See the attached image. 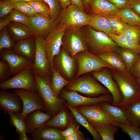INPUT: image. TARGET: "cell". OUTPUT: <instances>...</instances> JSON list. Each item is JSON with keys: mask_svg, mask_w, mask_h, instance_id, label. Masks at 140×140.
<instances>
[{"mask_svg": "<svg viewBox=\"0 0 140 140\" xmlns=\"http://www.w3.org/2000/svg\"><path fill=\"white\" fill-rule=\"evenodd\" d=\"M11 22L10 14H8L1 18L0 19V30L1 31Z\"/></svg>", "mask_w": 140, "mask_h": 140, "instance_id": "51", "label": "cell"}, {"mask_svg": "<svg viewBox=\"0 0 140 140\" xmlns=\"http://www.w3.org/2000/svg\"><path fill=\"white\" fill-rule=\"evenodd\" d=\"M20 97L15 93L9 92L2 90L0 91V105L5 112L16 114L21 112L23 103Z\"/></svg>", "mask_w": 140, "mask_h": 140, "instance_id": "18", "label": "cell"}, {"mask_svg": "<svg viewBox=\"0 0 140 140\" xmlns=\"http://www.w3.org/2000/svg\"><path fill=\"white\" fill-rule=\"evenodd\" d=\"M59 23L58 20H53L39 14L30 17L26 25L32 32L34 36L46 37Z\"/></svg>", "mask_w": 140, "mask_h": 140, "instance_id": "17", "label": "cell"}, {"mask_svg": "<svg viewBox=\"0 0 140 140\" xmlns=\"http://www.w3.org/2000/svg\"><path fill=\"white\" fill-rule=\"evenodd\" d=\"M123 35L132 43L140 46V26H131L125 31Z\"/></svg>", "mask_w": 140, "mask_h": 140, "instance_id": "38", "label": "cell"}, {"mask_svg": "<svg viewBox=\"0 0 140 140\" xmlns=\"http://www.w3.org/2000/svg\"><path fill=\"white\" fill-rule=\"evenodd\" d=\"M116 51L119 54L124 62L126 69L129 71L139 55L130 49L119 47Z\"/></svg>", "mask_w": 140, "mask_h": 140, "instance_id": "33", "label": "cell"}, {"mask_svg": "<svg viewBox=\"0 0 140 140\" xmlns=\"http://www.w3.org/2000/svg\"><path fill=\"white\" fill-rule=\"evenodd\" d=\"M60 96L61 98L67 102L68 104L74 107L92 105L105 101L112 104L113 102V98L110 93L101 95L96 97H90L81 95L76 91L63 90Z\"/></svg>", "mask_w": 140, "mask_h": 140, "instance_id": "12", "label": "cell"}, {"mask_svg": "<svg viewBox=\"0 0 140 140\" xmlns=\"http://www.w3.org/2000/svg\"><path fill=\"white\" fill-rule=\"evenodd\" d=\"M90 17L77 5H70L62 10L58 18L67 29L80 28L89 24Z\"/></svg>", "mask_w": 140, "mask_h": 140, "instance_id": "5", "label": "cell"}, {"mask_svg": "<svg viewBox=\"0 0 140 140\" xmlns=\"http://www.w3.org/2000/svg\"><path fill=\"white\" fill-rule=\"evenodd\" d=\"M115 15L130 26H140V17L130 7L119 9Z\"/></svg>", "mask_w": 140, "mask_h": 140, "instance_id": "30", "label": "cell"}, {"mask_svg": "<svg viewBox=\"0 0 140 140\" xmlns=\"http://www.w3.org/2000/svg\"><path fill=\"white\" fill-rule=\"evenodd\" d=\"M53 116L50 114L40 110L30 113L25 120L27 126V133L31 134L34 130L43 126Z\"/></svg>", "mask_w": 140, "mask_h": 140, "instance_id": "19", "label": "cell"}, {"mask_svg": "<svg viewBox=\"0 0 140 140\" xmlns=\"http://www.w3.org/2000/svg\"><path fill=\"white\" fill-rule=\"evenodd\" d=\"M62 9L66 8L71 3L70 0H58Z\"/></svg>", "mask_w": 140, "mask_h": 140, "instance_id": "53", "label": "cell"}, {"mask_svg": "<svg viewBox=\"0 0 140 140\" xmlns=\"http://www.w3.org/2000/svg\"><path fill=\"white\" fill-rule=\"evenodd\" d=\"M0 33V52L4 49L12 50L15 44L11 38L6 27Z\"/></svg>", "mask_w": 140, "mask_h": 140, "instance_id": "36", "label": "cell"}, {"mask_svg": "<svg viewBox=\"0 0 140 140\" xmlns=\"http://www.w3.org/2000/svg\"><path fill=\"white\" fill-rule=\"evenodd\" d=\"M130 7L140 17V0H131Z\"/></svg>", "mask_w": 140, "mask_h": 140, "instance_id": "50", "label": "cell"}, {"mask_svg": "<svg viewBox=\"0 0 140 140\" xmlns=\"http://www.w3.org/2000/svg\"><path fill=\"white\" fill-rule=\"evenodd\" d=\"M13 39L17 41L34 36L32 31L25 25L11 22L8 25Z\"/></svg>", "mask_w": 140, "mask_h": 140, "instance_id": "25", "label": "cell"}, {"mask_svg": "<svg viewBox=\"0 0 140 140\" xmlns=\"http://www.w3.org/2000/svg\"><path fill=\"white\" fill-rule=\"evenodd\" d=\"M88 8L92 13L105 17L115 15L119 10L106 0H93Z\"/></svg>", "mask_w": 140, "mask_h": 140, "instance_id": "20", "label": "cell"}, {"mask_svg": "<svg viewBox=\"0 0 140 140\" xmlns=\"http://www.w3.org/2000/svg\"><path fill=\"white\" fill-rule=\"evenodd\" d=\"M96 80L93 76L80 77L71 81L67 85L66 90L76 91L90 96L110 93Z\"/></svg>", "mask_w": 140, "mask_h": 140, "instance_id": "4", "label": "cell"}, {"mask_svg": "<svg viewBox=\"0 0 140 140\" xmlns=\"http://www.w3.org/2000/svg\"><path fill=\"white\" fill-rule=\"evenodd\" d=\"M93 0H82L85 8H88L89 5Z\"/></svg>", "mask_w": 140, "mask_h": 140, "instance_id": "55", "label": "cell"}, {"mask_svg": "<svg viewBox=\"0 0 140 140\" xmlns=\"http://www.w3.org/2000/svg\"><path fill=\"white\" fill-rule=\"evenodd\" d=\"M88 50L96 55L116 51L119 47L106 33L88 26L84 30Z\"/></svg>", "mask_w": 140, "mask_h": 140, "instance_id": "3", "label": "cell"}, {"mask_svg": "<svg viewBox=\"0 0 140 140\" xmlns=\"http://www.w3.org/2000/svg\"><path fill=\"white\" fill-rule=\"evenodd\" d=\"M129 72L134 78H140V55L130 68Z\"/></svg>", "mask_w": 140, "mask_h": 140, "instance_id": "48", "label": "cell"}, {"mask_svg": "<svg viewBox=\"0 0 140 140\" xmlns=\"http://www.w3.org/2000/svg\"><path fill=\"white\" fill-rule=\"evenodd\" d=\"M89 26L94 29L105 33L107 34L114 33L110 23L106 17L91 13Z\"/></svg>", "mask_w": 140, "mask_h": 140, "instance_id": "26", "label": "cell"}, {"mask_svg": "<svg viewBox=\"0 0 140 140\" xmlns=\"http://www.w3.org/2000/svg\"><path fill=\"white\" fill-rule=\"evenodd\" d=\"M10 116V124L15 128L16 131L19 134H26L27 126L25 121L18 117L16 114L12 112L8 113Z\"/></svg>", "mask_w": 140, "mask_h": 140, "instance_id": "37", "label": "cell"}, {"mask_svg": "<svg viewBox=\"0 0 140 140\" xmlns=\"http://www.w3.org/2000/svg\"><path fill=\"white\" fill-rule=\"evenodd\" d=\"M79 125L74 121L72 122L63 130H59V132L62 136L64 138L75 133L79 131Z\"/></svg>", "mask_w": 140, "mask_h": 140, "instance_id": "44", "label": "cell"}, {"mask_svg": "<svg viewBox=\"0 0 140 140\" xmlns=\"http://www.w3.org/2000/svg\"><path fill=\"white\" fill-rule=\"evenodd\" d=\"M14 92L22 102V112L16 114L20 119L25 121L27 115L33 111L45 110L44 103L37 92L21 89H14Z\"/></svg>", "mask_w": 140, "mask_h": 140, "instance_id": "10", "label": "cell"}, {"mask_svg": "<svg viewBox=\"0 0 140 140\" xmlns=\"http://www.w3.org/2000/svg\"><path fill=\"white\" fill-rule=\"evenodd\" d=\"M57 128L43 126L34 130L31 133L33 140H65Z\"/></svg>", "mask_w": 140, "mask_h": 140, "instance_id": "22", "label": "cell"}, {"mask_svg": "<svg viewBox=\"0 0 140 140\" xmlns=\"http://www.w3.org/2000/svg\"><path fill=\"white\" fill-rule=\"evenodd\" d=\"M124 110L131 125L140 128V99L131 104Z\"/></svg>", "mask_w": 140, "mask_h": 140, "instance_id": "29", "label": "cell"}, {"mask_svg": "<svg viewBox=\"0 0 140 140\" xmlns=\"http://www.w3.org/2000/svg\"><path fill=\"white\" fill-rule=\"evenodd\" d=\"M75 57L78 66L75 79L84 74L99 71L104 68L110 69L114 68L111 65L103 61L96 55L88 50L78 53Z\"/></svg>", "mask_w": 140, "mask_h": 140, "instance_id": "7", "label": "cell"}, {"mask_svg": "<svg viewBox=\"0 0 140 140\" xmlns=\"http://www.w3.org/2000/svg\"><path fill=\"white\" fill-rule=\"evenodd\" d=\"M35 77L37 92L44 103L45 110L53 116L64 107V100L55 95L51 86V80L36 74Z\"/></svg>", "mask_w": 140, "mask_h": 140, "instance_id": "2", "label": "cell"}, {"mask_svg": "<svg viewBox=\"0 0 140 140\" xmlns=\"http://www.w3.org/2000/svg\"><path fill=\"white\" fill-rule=\"evenodd\" d=\"M93 127L102 140H114L115 135L118 131L119 128L116 124L112 123Z\"/></svg>", "mask_w": 140, "mask_h": 140, "instance_id": "32", "label": "cell"}, {"mask_svg": "<svg viewBox=\"0 0 140 140\" xmlns=\"http://www.w3.org/2000/svg\"><path fill=\"white\" fill-rule=\"evenodd\" d=\"M93 127L116 122L102 108L99 103L75 107Z\"/></svg>", "mask_w": 140, "mask_h": 140, "instance_id": "13", "label": "cell"}, {"mask_svg": "<svg viewBox=\"0 0 140 140\" xmlns=\"http://www.w3.org/2000/svg\"><path fill=\"white\" fill-rule=\"evenodd\" d=\"M107 34L119 47L130 49L140 55V46L136 45L129 40L123 35L115 33Z\"/></svg>", "mask_w": 140, "mask_h": 140, "instance_id": "34", "label": "cell"}, {"mask_svg": "<svg viewBox=\"0 0 140 140\" xmlns=\"http://www.w3.org/2000/svg\"><path fill=\"white\" fill-rule=\"evenodd\" d=\"M116 124L127 133L132 140H140V128L118 122H116Z\"/></svg>", "mask_w": 140, "mask_h": 140, "instance_id": "41", "label": "cell"}, {"mask_svg": "<svg viewBox=\"0 0 140 140\" xmlns=\"http://www.w3.org/2000/svg\"><path fill=\"white\" fill-rule=\"evenodd\" d=\"M96 55L103 61L111 65L115 69L122 70L126 68L124 62L116 51Z\"/></svg>", "mask_w": 140, "mask_h": 140, "instance_id": "27", "label": "cell"}, {"mask_svg": "<svg viewBox=\"0 0 140 140\" xmlns=\"http://www.w3.org/2000/svg\"><path fill=\"white\" fill-rule=\"evenodd\" d=\"M18 54L34 61L36 52L34 36L17 41L12 50Z\"/></svg>", "mask_w": 140, "mask_h": 140, "instance_id": "21", "label": "cell"}, {"mask_svg": "<svg viewBox=\"0 0 140 140\" xmlns=\"http://www.w3.org/2000/svg\"><path fill=\"white\" fill-rule=\"evenodd\" d=\"M104 68L100 71L90 72L92 75L103 84L109 91L113 98L112 104L117 106L123 100V97L118 86L115 81L111 72Z\"/></svg>", "mask_w": 140, "mask_h": 140, "instance_id": "15", "label": "cell"}, {"mask_svg": "<svg viewBox=\"0 0 140 140\" xmlns=\"http://www.w3.org/2000/svg\"><path fill=\"white\" fill-rule=\"evenodd\" d=\"M34 37L36 52L31 69L35 74L51 80V68L44 47V37L39 36H34Z\"/></svg>", "mask_w": 140, "mask_h": 140, "instance_id": "8", "label": "cell"}, {"mask_svg": "<svg viewBox=\"0 0 140 140\" xmlns=\"http://www.w3.org/2000/svg\"><path fill=\"white\" fill-rule=\"evenodd\" d=\"M53 62V66L62 76L70 81L73 80L77 66L75 57L70 55L62 47L54 57Z\"/></svg>", "mask_w": 140, "mask_h": 140, "instance_id": "14", "label": "cell"}, {"mask_svg": "<svg viewBox=\"0 0 140 140\" xmlns=\"http://www.w3.org/2000/svg\"><path fill=\"white\" fill-rule=\"evenodd\" d=\"M73 121L67 110L64 107L43 126L52 127L64 130Z\"/></svg>", "mask_w": 140, "mask_h": 140, "instance_id": "23", "label": "cell"}, {"mask_svg": "<svg viewBox=\"0 0 140 140\" xmlns=\"http://www.w3.org/2000/svg\"><path fill=\"white\" fill-rule=\"evenodd\" d=\"M62 47L70 55L88 50L84 30L80 28L66 29L62 40Z\"/></svg>", "mask_w": 140, "mask_h": 140, "instance_id": "6", "label": "cell"}, {"mask_svg": "<svg viewBox=\"0 0 140 140\" xmlns=\"http://www.w3.org/2000/svg\"><path fill=\"white\" fill-rule=\"evenodd\" d=\"M109 103L105 101L101 102L99 104L103 110L116 122L132 125L126 117L124 110Z\"/></svg>", "mask_w": 140, "mask_h": 140, "instance_id": "24", "label": "cell"}, {"mask_svg": "<svg viewBox=\"0 0 140 140\" xmlns=\"http://www.w3.org/2000/svg\"><path fill=\"white\" fill-rule=\"evenodd\" d=\"M106 17L109 20L114 33L116 34H123L125 31L131 26L115 15Z\"/></svg>", "mask_w": 140, "mask_h": 140, "instance_id": "35", "label": "cell"}, {"mask_svg": "<svg viewBox=\"0 0 140 140\" xmlns=\"http://www.w3.org/2000/svg\"><path fill=\"white\" fill-rule=\"evenodd\" d=\"M1 60L6 62L9 66L10 75H15L24 69L31 68L33 62L21 56L13 50L4 49L0 52Z\"/></svg>", "mask_w": 140, "mask_h": 140, "instance_id": "16", "label": "cell"}, {"mask_svg": "<svg viewBox=\"0 0 140 140\" xmlns=\"http://www.w3.org/2000/svg\"></svg>", "mask_w": 140, "mask_h": 140, "instance_id": "59", "label": "cell"}, {"mask_svg": "<svg viewBox=\"0 0 140 140\" xmlns=\"http://www.w3.org/2000/svg\"><path fill=\"white\" fill-rule=\"evenodd\" d=\"M2 90L21 89L37 92L35 74L31 68L24 69L12 78L0 83Z\"/></svg>", "mask_w": 140, "mask_h": 140, "instance_id": "9", "label": "cell"}, {"mask_svg": "<svg viewBox=\"0 0 140 140\" xmlns=\"http://www.w3.org/2000/svg\"><path fill=\"white\" fill-rule=\"evenodd\" d=\"M71 82L62 76L53 66L52 69L50 85L53 91L57 96L59 97L63 88Z\"/></svg>", "mask_w": 140, "mask_h": 140, "instance_id": "31", "label": "cell"}, {"mask_svg": "<svg viewBox=\"0 0 140 140\" xmlns=\"http://www.w3.org/2000/svg\"><path fill=\"white\" fill-rule=\"evenodd\" d=\"M27 2L38 14L51 19L52 15L49 8L43 1H34Z\"/></svg>", "mask_w": 140, "mask_h": 140, "instance_id": "39", "label": "cell"}, {"mask_svg": "<svg viewBox=\"0 0 140 140\" xmlns=\"http://www.w3.org/2000/svg\"><path fill=\"white\" fill-rule=\"evenodd\" d=\"M14 9L12 3L8 0L1 1L0 2V17L1 18L9 14Z\"/></svg>", "mask_w": 140, "mask_h": 140, "instance_id": "45", "label": "cell"}, {"mask_svg": "<svg viewBox=\"0 0 140 140\" xmlns=\"http://www.w3.org/2000/svg\"><path fill=\"white\" fill-rule=\"evenodd\" d=\"M106 0L113 4L119 10L130 7L131 0Z\"/></svg>", "mask_w": 140, "mask_h": 140, "instance_id": "47", "label": "cell"}, {"mask_svg": "<svg viewBox=\"0 0 140 140\" xmlns=\"http://www.w3.org/2000/svg\"><path fill=\"white\" fill-rule=\"evenodd\" d=\"M110 69L113 78L118 85L123 97L117 106L124 110L131 104L140 99V84L126 68L122 70Z\"/></svg>", "mask_w": 140, "mask_h": 140, "instance_id": "1", "label": "cell"}, {"mask_svg": "<svg viewBox=\"0 0 140 140\" xmlns=\"http://www.w3.org/2000/svg\"><path fill=\"white\" fill-rule=\"evenodd\" d=\"M9 66L6 61L1 60L0 61V82H3L8 79L10 76L9 74Z\"/></svg>", "mask_w": 140, "mask_h": 140, "instance_id": "46", "label": "cell"}, {"mask_svg": "<svg viewBox=\"0 0 140 140\" xmlns=\"http://www.w3.org/2000/svg\"><path fill=\"white\" fill-rule=\"evenodd\" d=\"M139 45H140V42H139Z\"/></svg>", "mask_w": 140, "mask_h": 140, "instance_id": "58", "label": "cell"}, {"mask_svg": "<svg viewBox=\"0 0 140 140\" xmlns=\"http://www.w3.org/2000/svg\"><path fill=\"white\" fill-rule=\"evenodd\" d=\"M10 1L11 3L14 2L19 1H23L28 2L34 1H44L43 0H8Z\"/></svg>", "mask_w": 140, "mask_h": 140, "instance_id": "56", "label": "cell"}, {"mask_svg": "<svg viewBox=\"0 0 140 140\" xmlns=\"http://www.w3.org/2000/svg\"><path fill=\"white\" fill-rule=\"evenodd\" d=\"M12 3L14 9L20 12L29 17L39 14L34 10L31 6L27 2L19 1Z\"/></svg>", "mask_w": 140, "mask_h": 140, "instance_id": "40", "label": "cell"}, {"mask_svg": "<svg viewBox=\"0 0 140 140\" xmlns=\"http://www.w3.org/2000/svg\"><path fill=\"white\" fill-rule=\"evenodd\" d=\"M11 22L21 23L26 25L30 17L26 15L15 9L9 14Z\"/></svg>", "mask_w": 140, "mask_h": 140, "instance_id": "43", "label": "cell"}, {"mask_svg": "<svg viewBox=\"0 0 140 140\" xmlns=\"http://www.w3.org/2000/svg\"><path fill=\"white\" fill-rule=\"evenodd\" d=\"M136 79L140 84V78H137Z\"/></svg>", "mask_w": 140, "mask_h": 140, "instance_id": "57", "label": "cell"}, {"mask_svg": "<svg viewBox=\"0 0 140 140\" xmlns=\"http://www.w3.org/2000/svg\"><path fill=\"white\" fill-rule=\"evenodd\" d=\"M66 29L64 25L59 23L44 38V47L51 70L53 66L54 57L60 50L62 38Z\"/></svg>", "mask_w": 140, "mask_h": 140, "instance_id": "11", "label": "cell"}, {"mask_svg": "<svg viewBox=\"0 0 140 140\" xmlns=\"http://www.w3.org/2000/svg\"><path fill=\"white\" fill-rule=\"evenodd\" d=\"M66 106L70 110L76 122L88 130L92 135L94 140H102L99 133L75 107H72L67 103L66 104Z\"/></svg>", "mask_w": 140, "mask_h": 140, "instance_id": "28", "label": "cell"}, {"mask_svg": "<svg viewBox=\"0 0 140 140\" xmlns=\"http://www.w3.org/2000/svg\"><path fill=\"white\" fill-rule=\"evenodd\" d=\"M19 139L20 140H29V139L26 134L19 135Z\"/></svg>", "mask_w": 140, "mask_h": 140, "instance_id": "54", "label": "cell"}, {"mask_svg": "<svg viewBox=\"0 0 140 140\" xmlns=\"http://www.w3.org/2000/svg\"><path fill=\"white\" fill-rule=\"evenodd\" d=\"M72 4L75 5L84 11L85 7L82 0H70Z\"/></svg>", "mask_w": 140, "mask_h": 140, "instance_id": "52", "label": "cell"}, {"mask_svg": "<svg viewBox=\"0 0 140 140\" xmlns=\"http://www.w3.org/2000/svg\"><path fill=\"white\" fill-rule=\"evenodd\" d=\"M49 6L52 15V19L57 20L62 8L58 0H43Z\"/></svg>", "mask_w": 140, "mask_h": 140, "instance_id": "42", "label": "cell"}, {"mask_svg": "<svg viewBox=\"0 0 140 140\" xmlns=\"http://www.w3.org/2000/svg\"><path fill=\"white\" fill-rule=\"evenodd\" d=\"M87 139L84 134L79 130L77 132L65 138V140H85Z\"/></svg>", "mask_w": 140, "mask_h": 140, "instance_id": "49", "label": "cell"}]
</instances>
